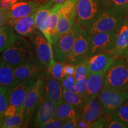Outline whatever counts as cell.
<instances>
[{
    "mask_svg": "<svg viewBox=\"0 0 128 128\" xmlns=\"http://www.w3.org/2000/svg\"><path fill=\"white\" fill-rule=\"evenodd\" d=\"M2 53L3 60L13 67L36 61L29 43L22 36H17Z\"/></svg>",
    "mask_w": 128,
    "mask_h": 128,
    "instance_id": "6da1fadb",
    "label": "cell"
},
{
    "mask_svg": "<svg viewBox=\"0 0 128 128\" xmlns=\"http://www.w3.org/2000/svg\"><path fill=\"white\" fill-rule=\"evenodd\" d=\"M128 16L112 8H107L86 28L90 36L100 32H118Z\"/></svg>",
    "mask_w": 128,
    "mask_h": 128,
    "instance_id": "7a4b0ae2",
    "label": "cell"
},
{
    "mask_svg": "<svg viewBox=\"0 0 128 128\" xmlns=\"http://www.w3.org/2000/svg\"><path fill=\"white\" fill-rule=\"evenodd\" d=\"M104 88L128 90V63L123 58H117L104 74Z\"/></svg>",
    "mask_w": 128,
    "mask_h": 128,
    "instance_id": "3957f363",
    "label": "cell"
},
{
    "mask_svg": "<svg viewBox=\"0 0 128 128\" xmlns=\"http://www.w3.org/2000/svg\"><path fill=\"white\" fill-rule=\"evenodd\" d=\"M81 26L79 22H76L70 31L60 35L57 40L52 44L54 59L56 61L66 62Z\"/></svg>",
    "mask_w": 128,
    "mask_h": 128,
    "instance_id": "277c9868",
    "label": "cell"
},
{
    "mask_svg": "<svg viewBox=\"0 0 128 128\" xmlns=\"http://www.w3.org/2000/svg\"><path fill=\"white\" fill-rule=\"evenodd\" d=\"M36 57L45 67H50L56 62L54 59L52 44L39 30H35L30 36Z\"/></svg>",
    "mask_w": 128,
    "mask_h": 128,
    "instance_id": "5b68a950",
    "label": "cell"
},
{
    "mask_svg": "<svg viewBox=\"0 0 128 128\" xmlns=\"http://www.w3.org/2000/svg\"><path fill=\"white\" fill-rule=\"evenodd\" d=\"M104 9L102 0H78L77 22L86 28Z\"/></svg>",
    "mask_w": 128,
    "mask_h": 128,
    "instance_id": "8992f818",
    "label": "cell"
},
{
    "mask_svg": "<svg viewBox=\"0 0 128 128\" xmlns=\"http://www.w3.org/2000/svg\"><path fill=\"white\" fill-rule=\"evenodd\" d=\"M44 82L42 78L34 81L26 97L22 106L25 117L24 126L28 125L34 110L39 107L44 98Z\"/></svg>",
    "mask_w": 128,
    "mask_h": 128,
    "instance_id": "52a82bcc",
    "label": "cell"
},
{
    "mask_svg": "<svg viewBox=\"0 0 128 128\" xmlns=\"http://www.w3.org/2000/svg\"><path fill=\"white\" fill-rule=\"evenodd\" d=\"M90 39V36L86 28L81 26L72 50L66 58L67 63L76 65L89 58Z\"/></svg>",
    "mask_w": 128,
    "mask_h": 128,
    "instance_id": "ba28073f",
    "label": "cell"
},
{
    "mask_svg": "<svg viewBox=\"0 0 128 128\" xmlns=\"http://www.w3.org/2000/svg\"><path fill=\"white\" fill-rule=\"evenodd\" d=\"M106 117L110 119L112 113L128 100V90L116 91L103 88L98 96Z\"/></svg>",
    "mask_w": 128,
    "mask_h": 128,
    "instance_id": "9c48e42d",
    "label": "cell"
},
{
    "mask_svg": "<svg viewBox=\"0 0 128 128\" xmlns=\"http://www.w3.org/2000/svg\"><path fill=\"white\" fill-rule=\"evenodd\" d=\"M117 32L114 31L100 32L90 36L89 56L108 52L114 49L116 44Z\"/></svg>",
    "mask_w": 128,
    "mask_h": 128,
    "instance_id": "30bf717a",
    "label": "cell"
},
{
    "mask_svg": "<svg viewBox=\"0 0 128 128\" xmlns=\"http://www.w3.org/2000/svg\"><path fill=\"white\" fill-rule=\"evenodd\" d=\"M77 3L78 0H66L60 4L58 24L60 36L70 31L76 23Z\"/></svg>",
    "mask_w": 128,
    "mask_h": 128,
    "instance_id": "8fae6325",
    "label": "cell"
},
{
    "mask_svg": "<svg viewBox=\"0 0 128 128\" xmlns=\"http://www.w3.org/2000/svg\"><path fill=\"white\" fill-rule=\"evenodd\" d=\"M34 82V79L20 81L18 83L7 90L9 104L20 108L23 106L28 92Z\"/></svg>",
    "mask_w": 128,
    "mask_h": 128,
    "instance_id": "7c38bea8",
    "label": "cell"
},
{
    "mask_svg": "<svg viewBox=\"0 0 128 128\" xmlns=\"http://www.w3.org/2000/svg\"><path fill=\"white\" fill-rule=\"evenodd\" d=\"M104 110L101 103L96 98L88 99L80 108L77 116L78 119L94 122L102 118Z\"/></svg>",
    "mask_w": 128,
    "mask_h": 128,
    "instance_id": "4fadbf2b",
    "label": "cell"
},
{
    "mask_svg": "<svg viewBox=\"0 0 128 128\" xmlns=\"http://www.w3.org/2000/svg\"><path fill=\"white\" fill-rule=\"evenodd\" d=\"M60 81L48 73L44 83V99L52 101L57 105L64 102L63 88Z\"/></svg>",
    "mask_w": 128,
    "mask_h": 128,
    "instance_id": "5bb4252c",
    "label": "cell"
},
{
    "mask_svg": "<svg viewBox=\"0 0 128 128\" xmlns=\"http://www.w3.org/2000/svg\"><path fill=\"white\" fill-rule=\"evenodd\" d=\"M39 6V2L34 0L19 1L12 4L7 10L8 16L10 19L22 18L34 13Z\"/></svg>",
    "mask_w": 128,
    "mask_h": 128,
    "instance_id": "9a60e30c",
    "label": "cell"
},
{
    "mask_svg": "<svg viewBox=\"0 0 128 128\" xmlns=\"http://www.w3.org/2000/svg\"><path fill=\"white\" fill-rule=\"evenodd\" d=\"M116 60L110 52H103L90 56L88 60L90 74L104 72Z\"/></svg>",
    "mask_w": 128,
    "mask_h": 128,
    "instance_id": "2e32d148",
    "label": "cell"
},
{
    "mask_svg": "<svg viewBox=\"0 0 128 128\" xmlns=\"http://www.w3.org/2000/svg\"><path fill=\"white\" fill-rule=\"evenodd\" d=\"M58 105L52 101L44 99L37 113L34 123L38 128H43L44 124L55 118Z\"/></svg>",
    "mask_w": 128,
    "mask_h": 128,
    "instance_id": "e0dca14e",
    "label": "cell"
},
{
    "mask_svg": "<svg viewBox=\"0 0 128 128\" xmlns=\"http://www.w3.org/2000/svg\"><path fill=\"white\" fill-rule=\"evenodd\" d=\"M35 12L29 16L18 19H10L9 24L22 36H30L36 30Z\"/></svg>",
    "mask_w": 128,
    "mask_h": 128,
    "instance_id": "ac0fdd59",
    "label": "cell"
},
{
    "mask_svg": "<svg viewBox=\"0 0 128 128\" xmlns=\"http://www.w3.org/2000/svg\"><path fill=\"white\" fill-rule=\"evenodd\" d=\"M45 66L36 61L30 62L14 67L16 77L20 80L34 79L44 71Z\"/></svg>",
    "mask_w": 128,
    "mask_h": 128,
    "instance_id": "d6986e66",
    "label": "cell"
},
{
    "mask_svg": "<svg viewBox=\"0 0 128 128\" xmlns=\"http://www.w3.org/2000/svg\"><path fill=\"white\" fill-rule=\"evenodd\" d=\"M128 47V16L117 32L116 44L114 49L110 52L115 58H122Z\"/></svg>",
    "mask_w": 128,
    "mask_h": 128,
    "instance_id": "ffe728a7",
    "label": "cell"
},
{
    "mask_svg": "<svg viewBox=\"0 0 128 128\" xmlns=\"http://www.w3.org/2000/svg\"><path fill=\"white\" fill-rule=\"evenodd\" d=\"M104 75L103 72L90 74L87 81V100L98 97L104 88Z\"/></svg>",
    "mask_w": 128,
    "mask_h": 128,
    "instance_id": "44dd1931",
    "label": "cell"
},
{
    "mask_svg": "<svg viewBox=\"0 0 128 128\" xmlns=\"http://www.w3.org/2000/svg\"><path fill=\"white\" fill-rule=\"evenodd\" d=\"M60 7V4L55 5L51 7V12L46 22L48 36V39L52 44H54L60 37L58 24V13Z\"/></svg>",
    "mask_w": 128,
    "mask_h": 128,
    "instance_id": "7402d4cb",
    "label": "cell"
},
{
    "mask_svg": "<svg viewBox=\"0 0 128 128\" xmlns=\"http://www.w3.org/2000/svg\"><path fill=\"white\" fill-rule=\"evenodd\" d=\"M16 77L14 67L4 60L0 64V86L8 89L20 82Z\"/></svg>",
    "mask_w": 128,
    "mask_h": 128,
    "instance_id": "603a6c76",
    "label": "cell"
},
{
    "mask_svg": "<svg viewBox=\"0 0 128 128\" xmlns=\"http://www.w3.org/2000/svg\"><path fill=\"white\" fill-rule=\"evenodd\" d=\"M51 12V8L46 7L44 5L40 6L35 12V24L36 28L44 34L46 38H48L46 22Z\"/></svg>",
    "mask_w": 128,
    "mask_h": 128,
    "instance_id": "cb8c5ba5",
    "label": "cell"
},
{
    "mask_svg": "<svg viewBox=\"0 0 128 128\" xmlns=\"http://www.w3.org/2000/svg\"><path fill=\"white\" fill-rule=\"evenodd\" d=\"M78 112L79 110L76 107L64 102L58 105L54 118L63 120H68L77 117Z\"/></svg>",
    "mask_w": 128,
    "mask_h": 128,
    "instance_id": "d4e9b609",
    "label": "cell"
},
{
    "mask_svg": "<svg viewBox=\"0 0 128 128\" xmlns=\"http://www.w3.org/2000/svg\"><path fill=\"white\" fill-rule=\"evenodd\" d=\"M25 124V117L21 107L16 115L11 117H6L0 124L1 128H19L24 127Z\"/></svg>",
    "mask_w": 128,
    "mask_h": 128,
    "instance_id": "484cf974",
    "label": "cell"
},
{
    "mask_svg": "<svg viewBox=\"0 0 128 128\" xmlns=\"http://www.w3.org/2000/svg\"><path fill=\"white\" fill-rule=\"evenodd\" d=\"M63 100L64 102L74 106L79 110L87 100L79 94L65 89H63Z\"/></svg>",
    "mask_w": 128,
    "mask_h": 128,
    "instance_id": "4316f807",
    "label": "cell"
},
{
    "mask_svg": "<svg viewBox=\"0 0 128 128\" xmlns=\"http://www.w3.org/2000/svg\"><path fill=\"white\" fill-rule=\"evenodd\" d=\"M17 35H16L10 27L7 26L0 33V53L9 47L15 40Z\"/></svg>",
    "mask_w": 128,
    "mask_h": 128,
    "instance_id": "83f0119b",
    "label": "cell"
},
{
    "mask_svg": "<svg viewBox=\"0 0 128 128\" xmlns=\"http://www.w3.org/2000/svg\"><path fill=\"white\" fill-rule=\"evenodd\" d=\"M110 119L116 120L128 128V100L112 113Z\"/></svg>",
    "mask_w": 128,
    "mask_h": 128,
    "instance_id": "f1b7e54d",
    "label": "cell"
},
{
    "mask_svg": "<svg viewBox=\"0 0 128 128\" xmlns=\"http://www.w3.org/2000/svg\"><path fill=\"white\" fill-rule=\"evenodd\" d=\"M105 8L118 10L128 16V0H102Z\"/></svg>",
    "mask_w": 128,
    "mask_h": 128,
    "instance_id": "f546056e",
    "label": "cell"
},
{
    "mask_svg": "<svg viewBox=\"0 0 128 128\" xmlns=\"http://www.w3.org/2000/svg\"><path fill=\"white\" fill-rule=\"evenodd\" d=\"M88 60H85L78 65H76V70L74 74V78L76 82L87 77L90 73L88 68Z\"/></svg>",
    "mask_w": 128,
    "mask_h": 128,
    "instance_id": "4dcf8cb0",
    "label": "cell"
},
{
    "mask_svg": "<svg viewBox=\"0 0 128 128\" xmlns=\"http://www.w3.org/2000/svg\"><path fill=\"white\" fill-rule=\"evenodd\" d=\"M7 90L0 86V124L5 118L4 113L9 105Z\"/></svg>",
    "mask_w": 128,
    "mask_h": 128,
    "instance_id": "1f68e13d",
    "label": "cell"
},
{
    "mask_svg": "<svg viewBox=\"0 0 128 128\" xmlns=\"http://www.w3.org/2000/svg\"><path fill=\"white\" fill-rule=\"evenodd\" d=\"M64 64L65 63L64 62L56 61L54 65L48 68V72L53 77L59 81H61L65 78V76H64L63 72H62Z\"/></svg>",
    "mask_w": 128,
    "mask_h": 128,
    "instance_id": "d6a6232c",
    "label": "cell"
},
{
    "mask_svg": "<svg viewBox=\"0 0 128 128\" xmlns=\"http://www.w3.org/2000/svg\"><path fill=\"white\" fill-rule=\"evenodd\" d=\"M61 86L62 88L71 91L72 92L78 93V87L76 82L75 81L74 76H66L61 80Z\"/></svg>",
    "mask_w": 128,
    "mask_h": 128,
    "instance_id": "836d02e7",
    "label": "cell"
},
{
    "mask_svg": "<svg viewBox=\"0 0 128 128\" xmlns=\"http://www.w3.org/2000/svg\"><path fill=\"white\" fill-rule=\"evenodd\" d=\"M88 76L87 77L84 78V79L80 80L76 82L78 87V93L80 96H82L86 100H87V81H88Z\"/></svg>",
    "mask_w": 128,
    "mask_h": 128,
    "instance_id": "e575fe53",
    "label": "cell"
},
{
    "mask_svg": "<svg viewBox=\"0 0 128 128\" xmlns=\"http://www.w3.org/2000/svg\"><path fill=\"white\" fill-rule=\"evenodd\" d=\"M67 120H63L54 118L43 126L44 128H61Z\"/></svg>",
    "mask_w": 128,
    "mask_h": 128,
    "instance_id": "d590c367",
    "label": "cell"
},
{
    "mask_svg": "<svg viewBox=\"0 0 128 128\" xmlns=\"http://www.w3.org/2000/svg\"><path fill=\"white\" fill-rule=\"evenodd\" d=\"M75 70H76V65H72L67 62L66 64H64L63 70H62L64 76L65 77L66 76H74Z\"/></svg>",
    "mask_w": 128,
    "mask_h": 128,
    "instance_id": "8d00e7d4",
    "label": "cell"
},
{
    "mask_svg": "<svg viewBox=\"0 0 128 128\" xmlns=\"http://www.w3.org/2000/svg\"><path fill=\"white\" fill-rule=\"evenodd\" d=\"M105 128H126V126L124 124L116 120L110 119L108 121H107Z\"/></svg>",
    "mask_w": 128,
    "mask_h": 128,
    "instance_id": "74e56055",
    "label": "cell"
},
{
    "mask_svg": "<svg viewBox=\"0 0 128 128\" xmlns=\"http://www.w3.org/2000/svg\"><path fill=\"white\" fill-rule=\"evenodd\" d=\"M9 20L7 11L0 8V28L8 23Z\"/></svg>",
    "mask_w": 128,
    "mask_h": 128,
    "instance_id": "f35d334b",
    "label": "cell"
},
{
    "mask_svg": "<svg viewBox=\"0 0 128 128\" xmlns=\"http://www.w3.org/2000/svg\"><path fill=\"white\" fill-rule=\"evenodd\" d=\"M18 108H19L15 106L9 104L4 113L5 118H6V117L13 116L14 115H16L18 111Z\"/></svg>",
    "mask_w": 128,
    "mask_h": 128,
    "instance_id": "ab89813d",
    "label": "cell"
},
{
    "mask_svg": "<svg viewBox=\"0 0 128 128\" xmlns=\"http://www.w3.org/2000/svg\"><path fill=\"white\" fill-rule=\"evenodd\" d=\"M78 119L77 117L72 119L68 120L64 124L63 128H77Z\"/></svg>",
    "mask_w": 128,
    "mask_h": 128,
    "instance_id": "60d3db41",
    "label": "cell"
},
{
    "mask_svg": "<svg viewBox=\"0 0 128 128\" xmlns=\"http://www.w3.org/2000/svg\"><path fill=\"white\" fill-rule=\"evenodd\" d=\"M66 0H48L46 4H44V6L46 7L51 8L53 6H55L57 4H62L64 2H65Z\"/></svg>",
    "mask_w": 128,
    "mask_h": 128,
    "instance_id": "b9f144b4",
    "label": "cell"
},
{
    "mask_svg": "<svg viewBox=\"0 0 128 128\" xmlns=\"http://www.w3.org/2000/svg\"><path fill=\"white\" fill-rule=\"evenodd\" d=\"M92 123L83 120L78 119L77 128H92Z\"/></svg>",
    "mask_w": 128,
    "mask_h": 128,
    "instance_id": "7bdbcfd3",
    "label": "cell"
},
{
    "mask_svg": "<svg viewBox=\"0 0 128 128\" xmlns=\"http://www.w3.org/2000/svg\"><path fill=\"white\" fill-rule=\"evenodd\" d=\"M22 1H27V0H0V2H1V1H8V2H11L12 4H13L14 3Z\"/></svg>",
    "mask_w": 128,
    "mask_h": 128,
    "instance_id": "ee69618b",
    "label": "cell"
},
{
    "mask_svg": "<svg viewBox=\"0 0 128 128\" xmlns=\"http://www.w3.org/2000/svg\"><path fill=\"white\" fill-rule=\"evenodd\" d=\"M124 59H125V60L127 61V62L128 63V47L127 48V49H126L125 53H124Z\"/></svg>",
    "mask_w": 128,
    "mask_h": 128,
    "instance_id": "f6af8a7d",
    "label": "cell"
},
{
    "mask_svg": "<svg viewBox=\"0 0 128 128\" xmlns=\"http://www.w3.org/2000/svg\"><path fill=\"white\" fill-rule=\"evenodd\" d=\"M7 26H4L1 27V28H0V33H1L2 30H4L5 28H7Z\"/></svg>",
    "mask_w": 128,
    "mask_h": 128,
    "instance_id": "bcb514c9",
    "label": "cell"
},
{
    "mask_svg": "<svg viewBox=\"0 0 128 128\" xmlns=\"http://www.w3.org/2000/svg\"><path fill=\"white\" fill-rule=\"evenodd\" d=\"M1 63V56H0V64Z\"/></svg>",
    "mask_w": 128,
    "mask_h": 128,
    "instance_id": "7dc6e473",
    "label": "cell"
}]
</instances>
